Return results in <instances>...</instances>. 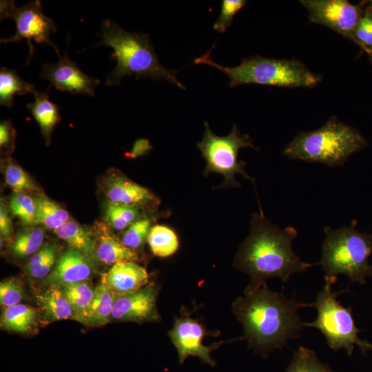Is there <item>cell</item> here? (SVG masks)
<instances>
[{"label":"cell","mask_w":372,"mask_h":372,"mask_svg":"<svg viewBox=\"0 0 372 372\" xmlns=\"http://www.w3.org/2000/svg\"><path fill=\"white\" fill-rule=\"evenodd\" d=\"M111 229L105 221H97L94 225L97 260L112 266L122 261H139L136 251L125 246Z\"/></svg>","instance_id":"cell-16"},{"label":"cell","mask_w":372,"mask_h":372,"mask_svg":"<svg viewBox=\"0 0 372 372\" xmlns=\"http://www.w3.org/2000/svg\"><path fill=\"white\" fill-rule=\"evenodd\" d=\"M244 293L236 299L232 308L244 329L240 339L247 342L249 348L266 358L299 338L304 326L298 312L311 307L312 303L289 299L283 292L269 289L267 283Z\"/></svg>","instance_id":"cell-1"},{"label":"cell","mask_w":372,"mask_h":372,"mask_svg":"<svg viewBox=\"0 0 372 372\" xmlns=\"http://www.w3.org/2000/svg\"><path fill=\"white\" fill-rule=\"evenodd\" d=\"M101 187L107 203L141 208H152L160 203L149 189L120 172H112L105 176Z\"/></svg>","instance_id":"cell-13"},{"label":"cell","mask_w":372,"mask_h":372,"mask_svg":"<svg viewBox=\"0 0 372 372\" xmlns=\"http://www.w3.org/2000/svg\"><path fill=\"white\" fill-rule=\"evenodd\" d=\"M45 228L34 225L20 229L12 243V253L18 258L34 255L43 245Z\"/></svg>","instance_id":"cell-27"},{"label":"cell","mask_w":372,"mask_h":372,"mask_svg":"<svg viewBox=\"0 0 372 372\" xmlns=\"http://www.w3.org/2000/svg\"><path fill=\"white\" fill-rule=\"evenodd\" d=\"M247 3L245 0H223L220 15L213 25L214 30L225 32L231 25L234 17Z\"/></svg>","instance_id":"cell-36"},{"label":"cell","mask_w":372,"mask_h":372,"mask_svg":"<svg viewBox=\"0 0 372 372\" xmlns=\"http://www.w3.org/2000/svg\"><path fill=\"white\" fill-rule=\"evenodd\" d=\"M10 208L5 201L1 199L0 203V233L1 238L9 240L12 236V220L9 216Z\"/></svg>","instance_id":"cell-38"},{"label":"cell","mask_w":372,"mask_h":372,"mask_svg":"<svg viewBox=\"0 0 372 372\" xmlns=\"http://www.w3.org/2000/svg\"><path fill=\"white\" fill-rule=\"evenodd\" d=\"M39 310L46 320L54 322L73 318V310L61 287L50 285L35 295Z\"/></svg>","instance_id":"cell-19"},{"label":"cell","mask_w":372,"mask_h":372,"mask_svg":"<svg viewBox=\"0 0 372 372\" xmlns=\"http://www.w3.org/2000/svg\"><path fill=\"white\" fill-rule=\"evenodd\" d=\"M9 208L12 215L25 226L36 225V203L32 194L13 192L9 200Z\"/></svg>","instance_id":"cell-32"},{"label":"cell","mask_w":372,"mask_h":372,"mask_svg":"<svg viewBox=\"0 0 372 372\" xmlns=\"http://www.w3.org/2000/svg\"><path fill=\"white\" fill-rule=\"evenodd\" d=\"M100 41L94 46L107 45L113 49L112 59L116 65L106 77L107 86L120 84L125 76L134 75L137 79L149 77L155 81H167L185 90L178 80V70H169L158 61L149 37L140 32H129L115 21L103 20L99 34Z\"/></svg>","instance_id":"cell-3"},{"label":"cell","mask_w":372,"mask_h":372,"mask_svg":"<svg viewBox=\"0 0 372 372\" xmlns=\"http://www.w3.org/2000/svg\"><path fill=\"white\" fill-rule=\"evenodd\" d=\"M151 224L152 221L148 218H139L124 231L122 242L134 251L142 247L147 238Z\"/></svg>","instance_id":"cell-33"},{"label":"cell","mask_w":372,"mask_h":372,"mask_svg":"<svg viewBox=\"0 0 372 372\" xmlns=\"http://www.w3.org/2000/svg\"><path fill=\"white\" fill-rule=\"evenodd\" d=\"M48 90L43 92L36 90L34 101L27 105L39 123L47 143L50 142L52 132L60 121L59 107L49 100Z\"/></svg>","instance_id":"cell-21"},{"label":"cell","mask_w":372,"mask_h":372,"mask_svg":"<svg viewBox=\"0 0 372 372\" xmlns=\"http://www.w3.org/2000/svg\"><path fill=\"white\" fill-rule=\"evenodd\" d=\"M355 38L365 52L372 54V10L367 7L355 30Z\"/></svg>","instance_id":"cell-35"},{"label":"cell","mask_w":372,"mask_h":372,"mask_svg":"<svg viewBox=\"0 0 372 372\" xmlns=\"http://www.w3.org/2000/svg\"><path fill=\"white\" fill-rule=\"evenodd\" d=\"M366 146L368 142L358 130L333 116L321 127L295 136L283 154L290 159L336 167Z\"/></svg>","instance_id":"cell-5"},{"label":"cell","mask_w":372,"mask_h":372,"mask_svg":"<svg viewBox=\"0 0 372 372\" xmlns=\"http://www.w3.org/2000/svg\"><path fill=\"white\" fill-rule=\"evenodd\" d=\"M37 320V309L19 303L3 309L1 316V327L7 331L26 333L35 327Z\"/></svg>","instance_id":"cell-22"},{"label":"cell","mask_w":372,"mask_h":372,"mask_svg":"<svg viewBox=\"0 0 372 372\" xmlns=\"http://www.w3.org/2000/svg\"><path fill=\"white\" fill-rule=\"evenodd\" d=\"M95 264L80 251L69 247L58 258L56 263L46 278L49 285L63 287L88 280Z\"/></svg>","instance_id":"cell-15"},{"label":"cell","mask_w":372,"mask_h":372,"mask_svg":"<svg viewBox=\"0 0 372 372\" xmlns=\"http://www.w3.org/2000/svg\"><path fill=\"white\" fill-rule=\"evenodd\" d=\"M67 50L64 56H60L57 63L44 64L40 76L59 90L94 96L95 87L100 81L83 72L68 57Z\"/></svg>","instance_id":"cell-12"},{"label":"cell","mask_w":372,"mask_h":372,"mask_svg":"<svg viewBox=\"0 0 372 372\" xmlns=\"http://www.w3.org/2000/svg\"><path fill=\"white\" fill-rule=\"evenodd\" d=\"M59 246L54 242L43 244L41 248L32 255L28 261L25 270L33 279L48 277L58 260Z\"/></svg>","instance_id":"cell-26"},{"label":"cell","mask_w":372,"mask_h":372,"mask_svg":"<svg viewBox=\"0 0 372 372\" xmlns=\"http://www.w3.org/2000/svg\"><path fill=\"white\" fill-rule=\"evenodd\" d=\"M314 23L332 29L358 45L355 30L362 17V7L347 0L300 1Z\"/></svg>","instance_id":"cell-10"},{"label":"cell","mask_w":372,"mask_h":372,"mask_svg":"<svg viewBox=\"0 0 372 372\" xmlns=\"http://www.w3.org/2000/svg\"><path fill=\"white\" fill-rule=\"evenodd\" d=\"M194 59V64H205L225 73L229 79V86L258 84L280 87H309L321 81L320 74L312 72L296 59H276L256 55L243 59L236 67H225L214 62L210 53L214 48Z\"/></svg>","instance_id":"cell-6"},{"label":"cell","mask_w":372,"mask_h":372,"mask_svg":"<svg viewBox=\"0 0 372 372\" xmlns=\"http://www.w3.org/2000/svg\"><path fill=\"white\" fill-rule=\"evenodd\" d=\"M4 178L6 185L14 192L39 194L40 188L30 176L15 161L7 160L4 165Z\"/></svg>","instance_id":"cell-31"},{"label":"cell","mask_w":372,"mask_h":372,"mask_svg":"<svg viewBox=\"0 0 372 372\" xmlns=\"http://www.w3.org/2000/svg\"><path fill=\"white\" fill-rule=\"evenodd\" d=\"M345 291H336L331 285L325 283L312 302V307L317 310V317L313 322H304V326L318 329L328 347L334 351L344 349L348 355H351L358 347L366 353L372 350V344L359 337L362 330L355 324L352 307H345L337 300L338 295Z\"/></svg>","instance_id":"cell-7"},{"label":"cell","mask_w":372,"mask_h":372,"mask_svg":"<svg viewBox=\"0 0 372 372\" xmlns=\"http://www.w3.org/2000/svg\"><path fill=\"white\" fill-rule=\"evenodd\" d=\"M157 293L156 287L149 285L135 292L117 296L111 318L137 322L159 320Z\"/></svg>","instance_id":"cell-14"},{"label":"cell","mask_w":372,"mask_h":372,"mask_svg":"<svg viewBox=\"0 0 372 372\" xmlns=\"http://www.w3.org/2000/svg\"><path fill=\"white\" fill-rule=\"evenodd\" d=\"M169 337L177 349L178 360L183 364L189 356L198 357L203 362L214 366L216 362L211 359V351L218 348L222 343L211 346L203 344L206 331L197 320L189 317H176L173 327L168 333Z\"/></svg>","instance_id":"cell-11"},{"label":"cell","mask_w":372,"mask_h":372,"mask_svg":"<svg viewBox=\"0 0 372 372\" xmlns=\"http://www.w3.org/2000/svg\"><path fill=\"white\" fill-rule=\"evenodd\" d=\"M61 289L72 308V319L85 324L94 294V289L92 285L87 280L68 285L61 287Z\"/></svg>","instance_id":"cell-24"},{"label":"cell","mask_w":372,"mask_h":372,"mask_svg":"<svg viewBox=\"0 0 372 372\" xmlns=\"http://www.w3.org/2000/svg\"><path fill=\"white\" fill-rule=\"evenodd\" d=\"M369 8L372 10V1H368Z\"/></svg>","instance_id":"cell-40"},{"label":"cell","mask_w":372,"mask_h":372,"mask_svg":"<svg viewBox=\"0 0 372 372\" xmlns=\"http://www.w3.org/2000/svg\"><path fill=\"white\" fill-rule=\"evenodd\" d=\"M103 275L107 285L118 296L143 288L149 280L146 269L133 261L117 262Z\"/></svg>","instance_id":"cell-17"},{"label":"cell","mask_w":372,"mask_h":372,"mask_svg":"<svg viewBox=\"0 0 372 372\" xmlns=\"http://www.w3.org/2000/svg\"><path fill=\"white\" fill-rule=\"evenodd\" d=\"M0 17L1 20L9 18L16 23V33L10 37L1 39V43H17L23 39L26 40L30 49L26 65L34 54L33 41L50 45L61 56L58 48L50 39L51 33L56 30L55 23L43 13L40 1H31L19 8L15 6L14 1H1Z\"/></svg>","instance_id":"cell-9"},{"label":"cell","mask_w":372,"mask_h":372,"mask_svg":"<svg viewBox=\"0 0 372 372\" xmlns=\"http://www.w3.org/2000/svg\"><path fill=\"white\" fill-rule=\"evenodd\" d=\"M371 62H372V54H371Z\"/></svg>","instance_id":"cell-41"},{"label":"cell","mask_w":372,"mask_h":372,"mask_svg":"<svg viewBox=\"0 0 372 372\" xmlns=\"http://www.w3.org/2000/svg\"><path fill=\"white\" fill-rule=\"evenodd\" d=\"M204 126L203 138L197 143V147L206 161L204 176H207L211 172L221 174L224 180L217 188L240 187V183L235 178L238 173L255 184L254 178L245 170L247 163L238 159V152L241 148L251 147L258 149L250 136L248 134L240 136L235 124L231 132L225 136L215 134L207 122H205Z\"/></svg>","instance_id":"cell-8"},{"label":"cell","mask_w":372,"mask_h":372,"mask_svg":"<svg viewBox=\"0 0 372 372\" xmlns=\"http://www.w3.org/2000/svg\"><path fill=\"white\" fill-rule=\"evenodd\" d=\"M143 208L107 203L105 207L104 220L112 228L117 231L127 229L138 220Z\"/></svg>","instance_id":"cell-29"},{"label":"cell","mask_w":372,"mask_h":372,"mask_svg":"<svg viewBox=\"0 0 372 372\" xmlns=\"http://www.w3.org/2000/svg\"><path fill=\"white\" fill-rule=\"evenodd\" d=\"M15 132L10 120L0 123V147L1 150L10 152L14 148Z\"/></svg>","instance_id":"cell-37"},{"label":"cell","mask_w":372,"mask_h":372,"mask_svg":"<svg viewBox=\"0 0 372 372\" xmlns=\"http://www.w3.org/2000/svg\"><path fill=\"white\" fill-rule=\"evenodd\" d=\"M152 253L160 258L169 257L179 247L178 238L170 227L155 225L149 230L147 238Z\"/></svg>","instance_id":"cell-28"},{"label":"cell","mask_w":372,"mask_h":372,"mask_svg":"<svg viewBox=\"0 0 372 372\" xmlns=\"http://www.w3.org/2000/svg\"><path fill=\"white\" fill-rule=\"evenodd\" d=\"M36 203V225L55 231L70 220L68 211L41 193L32 194Z\"/></svg>","instance_id":"cell-23"},{"label":"cell","mask_w":372,"mask_h":372,"mask_svg":"<svg viewBox=\"0 0 372 372\" xmlns=\"http://www.w3.org/2000/svg\"><path fill=\"white\" fill-rule=\"evenodd\" d=\"M298 235L292 226L281 228L267 218L260 206V213L252 214L250 231L241 242L234 265L246 273L250 282L245 291L258 289L269 278L283 282L298 273L318 265L307 262L293 251V240Z\"/></svg>","instance_id":"cell-2"},{"label":"cell","mask_w":372,"mask_h":372,"mask_svg":"<svg viewBox=\"0 0 372 372\" xmlns=\"http://www.w3.org/2000/svg\"><path fill=\"white\" fill-rule=\"evenodd\" d=\"M24 297L23 285L17 278H7L0 283V304L9 307L19 304Z\"/></svg>","instance_id":"cell-34"},{"label":"cell","mask_w":372,"mask_h":372,"mask_svg":"<svg viewBox=\"0 0 372 372\" xmlns=\"http://www.w3.org/2000/svg\"><path fill=\"white\" fill-rule=\"evenodd\" d=\"M36 91L34 85L24 81L14 70L5 67L0 69V104L11 107L16 94L25 95Z\"/></svg>","instance_id":"cell-25"},{"label":"cell","mask_w":372,"mask_h":372,"mask_svg":"<svg viewBox=\"0 0 372 372\" xmlns=\"http://www.w3.org/2000/svg\"><path fill=\"white\" fill-rule=\"evenodd\" d=\"M117 295L106 282L104 275L94 288V294L85 324L101 326L109 322Z\"/></svg>","instance_id":"cell-20"},{"label":"cell","mask_w":372,"mask_h":372,"mask_svg":"<svg viewBox=\"0 0 372 372\" xmlns=\"http://www.w3.org/2000/svg\"><path fill=\"white\" fill-rule=\"evenodd\" d=\"M353 220L349 226L333 229L324 228L325 238L322 245V258L318 265L324 271L325 283L333 285L339 275L347 276L351 282L364 285L372 276V234L357 229Z\"/></svg>","instance_id":"cell-4"},{"label":"cell","mask_w":372,"mask_h":372,"mask_svg":"<svg viewBox=\"0 0 372 372\" xmlns=\"http://www.w3.org/2000/svg\"><path fill=\"white\" fill-rule=\"evenodd\" d=\"M149 147L148 142L145 140L138 141L133 147L131 152V156L136 157L138 155L143 154Z\"/></svg>","instance_id":"cell-39"},{"label":"cell","mask_w":372,"mask_h":372,"mask_svg":"<svg viewBox=\"0 0 372 372\" xmlns=\"http://www.w3.org/2000/svg\"><path fill=\"white\" fill-rule=\"evenodd\" d=\"M54 233L65 241L69 247L80 251L94 264L98 261L93 229L70 219L56 229Z\"/></svg>","instance_id":"cell-18"},{"label":"cell","mask_w":372,"mask_h":372,"mask_svg":"<svg viewBox=\"0 0 372 372\" xmlns=\"http://www.w3.org/2000/svg\"><path fill=\"white\" fill-rule=\"evenodd\" d=\"M285 372H336L322 362L316 352L304 346H300L293 353L292 358Z\"/></svg>","instance_id":"cell-30"}]
</instances>
